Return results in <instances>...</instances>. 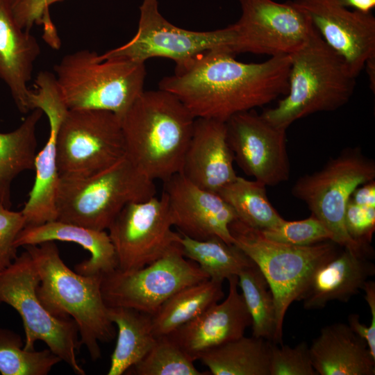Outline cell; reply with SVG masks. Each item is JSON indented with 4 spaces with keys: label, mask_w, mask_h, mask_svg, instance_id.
I'll return each mask as SVG.
<instances>
[{
    "label": "cell",
    "mask_w": 375,
    "mask_h": 375,
    "mask_svg": "<svg viewBox=\"0 0 375 375\" xmlns=\"http://www.w3.org/2000/svg\"><path fill=\"white\" fill-rule=\"evenodd\" d=\"M224 122L195 118L181 173L197 186L217 193L238 176Z\"/></svg>",
    "instance_id": "20"
},
{
    "label": "cell",
    "mask_w": 375,
    "mask_h": 375,
    "mask_svg": "<svg viewBox=\"0 0 375 375\" xmlns=\"http://www.w3.org/2000/svg\"><path fill=\"white\" fill-rule=\"evenodd\" d=\"M340 6L363 13L372 12L375 8V0H335Z\"/></svg>",
    "instance_id": "42"
},
{
    "label": "cell",
    "mask_w": 375,
    "mask_h": 375,
    "mask_svg": "<svg viewBox=\"0 0 375 375\" xmlns=\"http://www.w3.org/2000/svg\"><path fill=\"white\" fill-rule=\"evenodd\" d=\"M309 17L324 42L357 77L375 57V17L338 4L335 0H293Z\"/></svg>",
    "instance_id": "17"
},
{
    "label": "cell",
    "mask_w": 375,
    "mask_h": 375,
    "mask_svg": "<svg viewBox=\"0 0 375 375\" xmlns=\"http://www.w3.org/2000/svg\"><path fill=\"white\" fill-rule=\"evenodd\" d=\"M0 305H1V303H0Z\"/></svg>",
    "instance_id": "44"
},
{
    "label": "cell",
    "mask_w": 375,
    "mask_h": 375,
    "mask_svg": "<svg viewBox=\"0 0 375 375\" xmlns=\"http://www.w3.org/2000/svg\"><path fill=\"white\" fill-rule=\"evenodd\" d=\"M40 54L36 38L15 22L7 0H0V78L19 111L31 110L28 96L33 65Z\"/></svg>",
    "instance_id": "22"
},
{
    "label": "cell",
    "mask_w": 375,
    "mask_h": 375,
    "mask_svg": "<svg viewBox=\"0 0 375 375\" xmlns=\"http://www.w3.org/2000/svg\"><path fill=\"white\" fill-rule=\"evenodd\" d=\"M235 40L233 24L207 31L184 29L161 15L158 0H143L135 34L123 45L102 55L140 63L152 58H165L172 60L176 66L212 49H227L231 52Z\"/></svg>",
    "instance_id": "12"
},
{
    "label": "cell",
    "mask_w": 375,
    "mask_h": 375,
    "mask_svg": "<svg viewBox=\"0 0 375 375\" xmlns=\"http://www.w3.org/2000/svg\"><path fill=\"white\" fill-rule=\"evenodd\" d=\"M228 293L201 314L167 335L194 361L217 346L244 335L251 317L242 293L238 276L228 278Z\"/></svg>",
    "instance_id": "19"
},
{
    "label": "cell",
    "mask_w": 375,
    "mask_h": 375,
    "mask_svg": "<svg viewBox=\"0 0 375 375\" xmlns=\"http://www.w3.org/2000/svg\"><path fill=\"white\" fill-rule=\"evenodd\" d=\"M194 120L173 94L144 90L121 117L125 157L153 181L181 173Z\"/></svg>",
    "instance_id": "2"
},
{
    "label": "cell",
    "mask_w": 375,
    "mask_h": 375,
    "mask_svg": "<svg viewBox=\"0 0 375 375\" xmlns=\"http://www.w3.org/2000/svg\"><path fill=\"white\" fill-rule=\"evenodd\" d=\"M56 151L60 177H87L108 168L125 156L121 118L107 110L69 109Z\"/></svg>",
    "instance_id": "10"
},
{
    "label": "cell",
    "mask_w": 375,
    "mask_h": 375,
    "mask_svg": "<svg viewBox=\"0 0 375 375\" xmlns=\"http://www.w3.org/2000/svg\"><path fill=\"white\" fill-rule=\"evenodd\" d=\"M222 284L208 278L175 292L152 315L155 337L169 334L218 303L224 296Z\"/></svg>",
    "instance_id": "28"
},
{
    "label": "cell",
    "mask_w": 375,
    "mask_h": 375,
    "mask_svg": "<svg viewBox=\"0 0 375 375\" xmlns=\"http://www.w3.org/2000/svg\"><path fill=\"white\" fill-rule=\"evenodd\" d=\"M183 256L196 262L210 279L224 281L240 272L253 261L236 245L218 237L197 240L181 235Z\"/></svg>",
    "instance_id": "30"
},
{
    "label": "cell",
    "mask_w": 375,
    "mask_h": 375,
    "mask_svg": "<svg viewBox=\"0 0 375 375\" xmlns=\"http://www.w3.org/2000/svg\"><path fill=\"white\" fill-rule=\"evenodd\" d=\"M110 320L117 327L115 348L108 375H122L140 361L153 345L152 315L138 310L108 307Z\"/></svg>",
    "instance_id": "25"
},
{
    "label": "cell",
    "mask_w": 375,
    "mask_h": 375,
    "mask_svg": "<svg viewBox=\"0 0 375 375\" xmlns=\"http://www.w3.org/2000/svg\"><path fill=\"white\" fill-rule=\"evenodd\" d=\"M19 26L29 31L34 25L42 26L43 38L53 49H59L60 40L49 13V8L61 0H7Z\"/></svg>",
    "instance_id": "35"
},
{
    "label": "cell",
    "mask_w": 375,
    "mask_h": 375,
    "mask_svg": "<svg viewBox=\"0 0 375 375\" xmlns=\"http://www.w3.org/2000/svg\"><path fill=\"white\" fill-rule=\"evenodd\" d=\"M167 335L157 337L144 358L126 374L135 375H204Z\"/></svg>",
    "instance_id": "33"
},
{
    "label": "cell",
    "mask_w": 375,
    "mask_h": 375,
    "mask_svg": "<svg viewBox=\"0 0 375 375\" xmlns=\"http://www.w3.org/2000/svg\"><path fill=\"white\" fill-rule=\"evenodd\" d=\"M54 76L69 110L110 111L120 118L144 90V63L103 56L89 49L62 57Z\"/></svg>",
    "instance_id": "5"
},
{
    "label": "cell",
    "mask_w": 375,
    "mask_h": 375,
    "mask_svg": "<svg viewBox=\"0 0 375 375\" xmlns=\"http://www.w3.org/2000/svg\"><path fill=\"white\" fill-rule=\"evenodd\" d=\"M40 276L33 260L25 250L0 272V303L12 307L21 316L25 333L24 349L35 350L43 341L76 374L85 375L76 358L81 344L75 321L52 315L37 295Z\"/></svg>",
    "instance_id": "9"
},
{
    "label": "cell",
    "mask_w": 375,
    "mask_h": 375,
    "mask_svg": "<svg viewBox=\"0 0 375 375\" xmlns=\"http://www.w3.org/2000/svg\"><path fill=\"white\" fill-rule=\"evenodd\" d=\"M241 16L233 24L234 55L288 56L306 41L313 25L292 1L239 0Z\"/></svg>",
    "instance_id": "14"
},
{
    "label": "cell",
    "mask_w": 375,
    "mask_h": 375,
    "mask_svg": "<svg viewBox=\"0 0 375 375\" xmlns=\"http://www.w3.org/2000/svg\"><path fill=\"white\" fill-rule=\"evenodd\" d=\"M238 286L251 317L252 335L274 342L276 333V308L269 284L252 262L238 275Z\"/></svg>",
    "instance_id": "31"
},
{
    "label": "cell",
    "mask_w": 375,
    "mask_h": 375,
    "mask_svg": "<svg viewBox=\"0 0 375 375\" xmlns=\"http://www.w3.org/2000/svg\"><path fill=\"white\" fill-rule=\"evenodd\" d=\"M78 244L89 251L90 258L75 265L82 275L106 274L118 267L116 252L106 231H99L54 220L38 226H25L17 236L14 245L39 244L48 241Z\"/></svg>",
    "instance_id": "23"
},
{
    "label": "cell",
    "mask_w": 375,
    "mask_h": 375,
    "mask_svg": "<svg viewBox=\"0 0 375 375\" xmlns=\"http://www.w3.org/2000/svg\"><path fill=\"white\" fill-rule=\"evenodd\" d=\"M260 232L270 240L294 246H309L333 239L331 233L312 215L298 221L284 219L276 227Z\"/></svg>",
    "instance_id": "34"
},
{
    "label": "cell",
    "mask_w": 375,
    "mask_h": 375,
    "mask_svg": "<svg viewBox=\"0 0 375 375\" xmlns=\"http://www.w3.org/2000/svg\"><path fill=\"white\" fill-rule=\"evenodd\" d=\"M235 56L227 49L206 51L176 65L159 88L175 95L194 118L224 122L288 93L290 55L250 63Z\"/></svg>",
    "instance_id": "1"
},
{
    "label": "cell",
    "mask_w": 375,
    "mask_h": 375,
    "mask_svg": "<svg viewBox=\"0 0 375 375\" xmlns=\"http://www.w3.org/2000/svg\"><path fill=\"white\" fill-rule=\"evenodd\" d=\"M362 290L365 292V299L369 305L371 312V323L369 328L373 333H375V283L368 280Z\"/></svg>",
    "instance_id": "41"
},
{
    "label": "cell",
    "mask_w": 375,
    "mask_h": 375,
    "mask_svg": "<svg viewBox=\"0 0 375 375\" xmlns=\"http://www.w3.org/2000/svg\"><path fill=\"white\" fill-rule=\"evenodd\" d=\"M217 193L233 208L238 219L250 227L268 230L284 220L269 201L266 185L256 180L238 176Z\"/></svg>",
    "instance_id": "29"
},
{
    "label": "cell",
    "mask_w": 375,
    "mask_h": 375,
    "mask_svg": "<svg viewBox=\"0 0 375 375\" xmlns=\"http://www.w3.org/2000/svg\"><path fill=\"white\" fill-rule=\"evenodd\" d=\"M43 112L32 110L15 130L0 133V203L10 208L11 185L22 172L34 169L36 128Z\"/></svg>",
    "instance_id": "27"
},
{
    "label": "cell",
    "mask_w": 375,
    "mask_h": 375,
    "mask_svg": "<svg viewBox=\"0 0 375 375\" xmlns=\"http://www.w3.org/2000/svg\"><path fill=\"white\" fill-rule=\"evenodd\" d=\"M21 336L0 327V373L2 375H47L62 360L49 348L24 349Z\"/></svg>",
    "instance_id": "32"
},
{
    "label": "cell",
    "mask_w": 375,
    "mask_h": 375,
    "mask_svg": "<svg viewBox=\"0 0 375 375\" xmlns=\"http://www.w3.org/2000/svg\"><path fill=\"white\" fill-rule=\"evenodd\" d=\"M319 265L298 298L307 310L324 308L333 301L348 302L375 274L372 256L347 247Z\"/></svg>",
    "instance_id": "21"
},
{
    "label": "cell",
    "mask_w": 375,
    "mask_h": 375,
    "mask_svg": "<svg viewBox=\"0 0 375 375\" xmlns=\"http://www.w3.org/2000/svg\"><path fill=\"white\" fill-rule=\"evenodd\" d=\"M271 343L243 335L202 353L198 360L213 375H269Z\"/></svg>",
    "instance_id": "26"
},
{
    "label": "cell",
    "mask_w": 375,
    "mask_h": 375,
    "mask_svg": "<svg viewBox=\"0 0 375 375\" xmlns=\"http://www.w3.org/2000/svg\"><path fill=\"white\" fill-rule=\"evenodd\" d=\"M208 278L196 262L183 256L179 242L144 267L117 268L103 275L101 293L108 307L131 308L153 315L179 290Z\"/></svg>",
    "instance_id": "11"
},
{
    "label": "cell",
    "mask_w": 375,
    "mask_h": 375,
    "mask_svg": "<svg viewBox=\"0 0 375 375\" xmlns=\"http://www.w3.org/2000/svg\"><path fill=\"white\" fill-rule=\"evenodd\" d=\"M290 58L288 93L274 108L261 114L271 124L287 129L299 119L335 110L349 101L356 77L314 26Z\"/></svg>",
    "instance_id": "4"
},
{
    "label": "cell",
    "mask_w": 375,
    "mask_h": 375,
    "mask_svg": "<svg viewBox=\"0 0 375 375\" xmlns=\"http://www.w3.org/2000/svg\"><path fill=\"white\" fill-rule=\"evenodd\" d=\"M173 226L190 238L218 237L234 242L229 226L237 218L233 208L216 192L202 189L181 173L163 181Z\"/></svg>",
    "instance_id": "18"
},
{
    "label": "cell",
    "mask_w": 375,
    "mask_h": 375,
    "mask_svg": "<svg viewBox=\"0 0 375 375\" xmlns=\"http://www.w3.org/2000/svg\"><path fill=\"white\" fill-rule=\"evenodd\" d=\"M309 349L318 375L375 374V358L366 341L347 324L323 327Z\"/></svg>",
    "instance_id": "24"
},
{
    "label": "cell",
    "mask_w": 375,
    "mask_h": 375,
    "mask_svg": "<svg viewBox=\"0 0 375 375\" xmlns=\"http://www.w3.org/2000/svg\"><path fill=\"white\" fill-rule=\"evenodd\" d=\"M369 76L371 89L375 91V57L369 59L365 67Z\"/></svg>",
    "instance_id": "43"
},
{
    "label": "cell",
    "mask_w": 375,
    "mask_h": 375,
    "mask_svg": "<svg viewBox=\"0 0 375 375\" xmlns=\"http://www.w3.org/2000/svg\"><path fill=\"white\" fill-rule=\"evenodd\" d=\"M348 325L354 333L366 341L372 356L375 358V333L371 332L369 326H367L360 322L358 314L349 315Z\"/></svg>",
    "instance_id": "40"
},
{
    "label": "cell",
    "mask_w": 375,
    "mask_h": 375,
    "mask_svg": "<svg viewBox=\"0 0 375 375\" xmlns=\"http://www.w3.org/2000/svg\"><path fill=\"white\" fill-rule=\"evenodd\" d=\"M349 201L365 207H375V181L359 185L352 193Z\"/></svg>",
    "instance_id": "39"
},
{
    "label": "cell",
    "mask_w": 375,
    "mask_h": 375,
    "mask_svg": "<svg viewBox=\"0 0 375 375\" xmlns=\"http://www.w3.org/2000/svg\"><path fill=\"white\" fill-rule=\"evenodd\" d=\"M25 227L21 211H12L0 203V272L9 267L17 257L15 240Z\"/></svg>",
    "instance_id": "37"
},
{
    "label": "cell",
    "mask_w": 375,
    "mask_h": 375,
    "mask_svg": "<svg viewBox=\"0 0 375 375\" xmlns=\"http://www.w3.org/2000/svg\"><path fill=\"white\" fill-rule=\"evenodd\" d=\"M173 224L166 194L126 205L108 228L118 261L117 269L133 271L165 255L180 242Z\"/></svg>",
    "instance_id": "13"
},
{
    "label": "cell",
    "mask_w": 375,
    "mask_h": 375,
    "mask_svg": "<svg viewBox=\"0 0 375 375\" xmlns=\"http://www.w3.org/2000/svg\"><path fill=\"white\" fill-rule=\"evenodd\" d=\"M269 375H318L307 342H301L294 347L272 342Z\"/></svg>",
    "instance_id": "36"
},
{
    "label": "cell",
    "mask_w": 375,
    "mask_h": 375,
    "mask_svg": "<svg viewBox=\"0 0 375 375\" xmlns=\"http://www.w3.org/2000/svg\"><path fill=\"white\" fill-rule=\"evenodd\" d=\"M31 110L44 113L49 125V138L34 161L35 181L22 212L25 226H32L57 219L56 194L59 183L57 168L56 140L60 126L68 111L54 74L40 72L28 97Z\"/></svg>",
    "instance_id": "15"
},
{
    "label": "cell",
    "mask_w": 375,
    "mask_h": 375,
    "mask_svg": "<svg viewBox=\"0 0 375 375\" xmlns=\"http://www.w3.org/2000/svg\"><path fill=\"white\" fill-rule=\"evenodd\" d=\"M344 224L348 234L357 244L372 249L370 244L375 230V207L361 206L349 201Z\"/></svg>",
    "instance_id": "38"
},
{
    "label": "cell",
    "mask_w": 375,
    "mask_h": 375,
    "mask_svg": "<svg viewBox=\"0 0 375 375\" xmlns=\"http://www.w3.org/2000/svg\"><path fill=\"white\" fill-rule=\"evenodd\" d=\"M156 195L155 181L140 173L124 156L87 177H60L57 220L106 231L126 205Z\"/></svg>",
    "instance_id": "6"
},
{
    "label": "cell",
    "mask_w": 375,
    "mask_h": 375,
    "mask_svg": "<svg viewBox=\"0 0 375 375\" xmlns=\"http://www.w3.org/2000/svg\"><path fill=\"white\" fill-rule=\"evenodd\" d=\"M229 230L233 244L259 267L269 284L276 308L273 343L281 344L288 308L298 300L315 269L338 252L339 245L332 240L309 246L274 242L238 219L230 224Z\"/></svg>",
    "instance_id": "7"
},
{
    "label": "cell",
    "mask_w": 375,
    "mask_h": 375,
    "mask_svg": "<svg viewBox=\"0 0 375 375\" xmlns=\"http://www.w3.org/2000/svg\"><path fill=\"white\" fill-rule=\"evenodd\" d=\"M32 258L40 276L37 295L53 316L73 319L83 344L94 361L101 355L99 342L115 336L101 293L102 274L82 275L62 260L54 241L24 247Z\"/></svg>",
    "instance_id": "3"
},
{
    "label": "cell",
    "mask_w": 375,
    "mask_h": 375,
    "mask_svg": "<svg viewBox=\"0 0 375 375\" xmlns=\"http://www.w3.org/2000/svg\"><path fill=\"white\" fill-rule=\"evenodd\" d=\"M225 123L234 161L245 174L266 186L288 180L285 128L273 125L254 110L237 113Z\"/></svg>",
    "instance_id": "16"
},
{
    "label": "cell",
    "mask_w": 375,
    "mask_h": 375,
    "mask_svg": "<svg viewBox=\"0 0 375 375\" xmlns=\"http://www.w3.org/2000/svg\"><path fill=\"white\" fill-rule=\"evenodd\" d=\"M374 178V161L364 156L359 148H347L320 170L299 177L292 186V194L303 201L311 215L331 233L333 242L373 256V249L361 247L349 236L344 215L353 192Z\"/></svg>",
    "instance_id": "8"
}]
</instances>
